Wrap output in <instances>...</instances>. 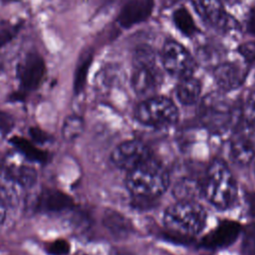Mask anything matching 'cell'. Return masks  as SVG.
<instances>
[{"mask_svg": "<svg viewBox=\"0 0 255 255\" xmlns=\"http://www.w3.org/2000/svg\"><path fill=\"white\" fill-rule=\"evenodd\" d=\"M162 221L167 229L192 237L203 229L206 212L195 200H177L165 209Z\"/></svg>", "mask_w": 255, "mask_h": 255, "instance_id": "cell-5", "label": "cell"}, {"mask_svg": "<svg viewBox=\"0 0 255 255\" xmlns=\"http://www.w3.org/2000/svg\"><path fill=\"white\" fill-rule=\"evenodd\" d=\"M113 255H133V254L126 252V251H115Z\"/></svg>", "mask_w": 255, "mask_h": 255, "instance_id": "cell-36", "label": "cell"}, {"mask_svg": "<svg viewBox=\"0 0 255 255\" xmlns=\"http://www.w3.org/2000/svg\"><path fill=\"white\" fill-rule=\"evenodd\" d=\"M46 73V64L43 57L36 53H28L17 65L16 74L20 88L24 92L36 90L43 81Z\"/></svg>", "mask_w": 255, "mask_h": 255, "instance_id": "cell-11", "label": "cell"}, {"mask_svg": "<svg viewBox=\"0 0 255 255\" xmlns=\"http://www.w3.org/2000/svg\"><path fill=\"white\" fill-rule=\"evenodd\" d=\"M245 204L248 215L255 217V191H247L245 193Z\"/></svg>", "mask_w": 255, "mask_h": 255, "instance_id": "cell-32", "label": "cell"}, {"mask_svg": "<svg viewBox=\"0 0 255 255\" xmlns=\"http://www.w3.org/2000/svg\"><path fill=\"white\" fill-rule=\"evenodd\" d=\"M103 225L117 239H126L133 232L130 220L121 212L108 209L103 215Z\"/></svg>", "mask_w": 255, "mask_h": 255, "instance_id": "cell-16", "label": "cell"}, {"mask_svg": "<svg viewBox=\"0 0 255 255\" xmlns=\"http://www.w3.org/2000/svg\"><path fill=\"white\" fill-rule=\"evenodd\" d=\"M1 1L5 4H9V3H13V2H16V1H19V0H1Z\"/></svg>", "mask_w": 255, "mask_h": 255, "instance_id": "cell-37", "label": "cell"}, {"mask_svg": "<svg viewBox=\"0 0 255 255\" xmlns=\"http://www.w3.org/2000/svg\"><path fill=\"white\" fill-rule=\"evenodd\" d=\"M172 22L175 28L185 37L191 38L199 33V29L196 26L191 14L183 6H180L173 11Z\"/></svg>", "mask_w": 255, "mask_h": 255, "instance_id": "cell-21", "label": "cell"}, {"mask_svg": "<svg viewBox=\"0 0 255 255\" xmlns=\"http://www.w3.org/2000/svg\"><path fill=\"white\" fill-rule=\"evenodd\" d=\"M163 76L156 64L153 50L146 45L135 49L132 57V73L130 84L138 97L149 98L159 89Z\"/></svg>", "mask_w": 255, "mask_h": 255, "instance_id": "cell-3", "label": "cell"}, {"mask_svg": "<svg viewBox=\"0 0 255 255\" xmlns=\"http://www.w3.org/2000/svg\"><path fill=\"white\" fill-rule=\"evenodd\" d=\"M238 52L248 64L255 63V41L247 42L239 46Z\"/></svg>", "mask_w": 255, "mask_h": 255, "instance_id": "cell-30", "label": "cell"}, {"mask_svg": "<svg viewBox=\"0 0 255 255\" xmlns=\"http://www.w3.org/2000/svg\"><path fill=\"white\" fill-rule=\"evenodd\" d=\"M160 236L162 239L171 242V243H178V244H190L193 241L191 236H187L169 229H165L160 232Z\"/></svg>", "mask_w": 255, "mask_h": 255, "instance_id": "cell-29", "label": "cell"}, {"mask_svg": "<svg viewBox=\"0 0 255 255\" xmlns=\"http://www.w3.org/2000/svg\"><path fill=\"white\" fill-rule=\"evenodd\" d=\"M4 171L20 187L30 188L37 181L36 169L27 164H11Z\"/></svg>", "mask_w": 255, "mask_h": 255, "instance_id": "cell-19", "label": "cell"}, {"mask_svg": "<svg viewBox=\"0 0 255 255\" xmlns=\"http://www.w3.org/2000/svg\"><path fill=\"white\" fill-rule=\"evenodd\" d=\"M74 206V200L67 193L55 189L46 188L38 196L36 208L41 212H59Z\"/></svg>", "mask_w": 255, "mask_h": 255, "instance_id": "cell-15", "label": "cell"}, {"mask_svg": "<svg viewBox=\"0 0 255 255\" xmlns=\"http://www.w3.org/2000/svg\"><path fill=\"white\" fill-rule=\"evenodd\" d=\"M221 1H222V3L224 2L228 5H236V4H239L240 2H242L244 0H221Z\"/></svg>", "mask_w": 255, "mask_h": 255, "instance_id": "cell-35", "label": "cell"}, {"mask_svg": "<svg viewBox=\"0 0 255 255\" xmlns=\"http://www.w3.org/2000/svg\"><path fill=\"white\" fill-rule=\"evenodd\" d=\"M18 186L3 170L0 171V197L8 204L14 205L18 200V191L16 189Z\"/></svg>", "mask_w": 255, "mask_h": 255, "instance_id": "cell-23", "label": "cell"}, {"mask_svg": "<svg viewBox=\"0 0 255 255\" xmlns=\"http://www.w3.org/2000/svg\"><path fill=\"white\" fill-rule=\"evenodd\" d=\"M247 29L248 31L255 36V6L252 7L248 14L247 18Z\"/></svg>", "mask_w": 255, "mask_h": 255, "instance_id": "cell-33", "label": "cell"}, {"mask_svg": "<svg viewBox=\"0 0 255 255\" xmlns=\"http://www.w3.org/2000/svg\"><path fill=\"white\" fill-rule=\"evenodd\" d=\"M10 142L29 160L44 163L48 160V153L37 147L32 141L25 137L14 135L10 138Z\"/></svg>", "mask_w": 255, "mask_h": 255, "instance_id": "cell-20", "label": "cell"}, {"mask_svg": "<svg viewBox=\"0 0 255 255\" xmlns=\"http://www.w3.org/2000/svg\"><path fill=\"white\" fill-rule=\"evenodd\" d=\"M241 253L242 255H255V223H250L243 229Z\"/></svg>", "mask_w": 255, "mask_h": 255, "instance_id": "cell-25", "label": "cell"}, {"mask_svg": "<svg viewBox=\"0 0 255 255\" xmlns=\"http://www.w3.org/2000/svg\"><path fill=\"white\" fill-rule=\"evenodd\" d=\"M253 163H254V170H255V156H254V159H253Z\"/></svg>", "mask_w": 255, "mask_h": 255, "instance_id": "cell-38", "label": "cell"}, {"mask_svg": "<svg viewBox=\"0 0 255 255\" xmlns=\"http://www.w3.org/2000/svg\"><path fill=\"white\" fill-rule=\"evenodd\" d=\"M84 122L79 116H69L65 119L62 127V135L66 140L76 139L83 131Z\"/></svg>", "mask_w": 255, "mask_h": 255, "instance_id": "cell-24", "label": "cell"}, {"mask_svg": "<svg viewBox=\"0 0 255 255\" xmlns=\"http://www.w3.org/2000/svg\"><path fill=\"white\" fill-rule=\"evenodd\" d=\"M202 195L217 209H227L237 197L236 180L221 159H213L202 178Z\"/></svg>", "mask_w": 255, "mask_h": 255, "instance_id": "cell-2", "label": "cell"}, {"mask_svg": "<svg viewBox=\"0 0 255 255\" xmlns=\"http://www.w3.org/2000/svg\"><path fill=\"white\" fill-rule=\"evenodd\" d=\"M241 230V225L236 221H221L213 230L201 239L200 246L210 250L228 247L237 239Z\"/></svg>", "mask_w": 255, "mask_h": 255, "instance_id": "cell-13", "label": "cell"}, {"mask_svg": "<svg viewBox=\"0 0 255 255\" xmlns=\"http://www.w3.org/2000/svg\"><path fill=\"white\" fill-rule=\"evenodd\" d=\"M160 56L164 70L179 79L192 75L196 68L195 60L189 51L174 40H167L163 44Z\"/></svg>", "mask_w": 255, "mask_h": 255, "instance_id": "cell-8", "label": "cell"}, {"mask_svg": "<svg viewBox=\"0 0 255 255\" xmlns=\"http://www.w3.org/2000/svg\"><path fill=\"white\" fill-rule=\"evenodd\" d=\"M172 193L177 200H195L202 195V179L182 177L173 185Z\"/></svg>", "mask_w": 255, "mask_h": 255, "instance_id": "cell-18", "label": "cell"}, {"mask_svg": "<svg viewBox=\"0 0 255 255\" xmlns=\"http://www.w3.org/2000/svg\"><path fill=\"white\" fill-rule=\"evenodd\" d=\"M29 134L33 138V140L39 143H44L49 140V135L44 130L37 127H31L29 128Z\"/></svg>", "mask_w": 255, "mask_h": 255, "instance_id": "cell-31", "label": "cell"}, {"mask_svg": "<svg viewBox=\"0 0 255 255\" xmlns=\"http://www.w3.org/2000/svg\"><path fill=\"white\" fill-rule=\"evenodd\" d=\"M92 61H93V53L87 52L85 55L81 57V60L78 63V66L75 70L74 81H73V90L76 95L80 94L86 86Z\"/></svg>", "mask_w": 255, "mask_h": 255, "instance_id": "cell-22", "label": "cell"}, {"mask_svg": "<svg viewBox=\"0 0 255 255\" xmlns=\"http://www.w3.org/2000/svg\"><path fill=\"white\" fill-rule=\"evenodd\" d=\"M241 114L242 121L249 127L255 128V91L250 93L247 97L243 105Z\"/></svg>", "mask_w": 255, "mask_h": 255, "instance_id": "cell-27", "label": "cell"}, {"mask_svg": "<svg viewBox=\"0 0 255 255\" xmlns=\"http://www.w3.org/2000/svg\"><path fill=\"white\" fill-rule=\"evenodd\" d=\"M247 76V66L238 61H229L218 64L213 71L216 85L225 92L234 91L240 88L246 81Z\"/></svg>", "mask_w": 255, "mask_h": 255, "instance_id": "cell-12", "label": "cell"}, {"mask_svg": "<svg viewBox=\"0 0 255 255\" xmlns=\"http://www.w3.org/2000/svg\"><path fill=\"white\" fill-rule=\"evenodd\" d=\"M199 17L213 29L229 33L239 29L238 21L229 14L221 0H190Z\"/></svg>", "mask_w": 255, "mask_h": 255, "instance_id": "cell-7", "label": "cell"}, {"mask_svg": "<svg viewBox=\"0 0 255 255\" xmlns=\"http://www.w3.org/2000/svg\"><path fill=\"white\" fill-rule=\"evenodd\" d=\"M23 23H0V48L10 43L22 28Z\"/></svg>", "mask_w": 255, "mask_h": 255, "instance_id": "cell-26", "label": "cell"}, {"mask_svg": "<svg viewBox=\"0 0 255 255\" xmlns=\"http://www.w3.org/2000/svg\"><path fill=\"white\" fill-rule=\"evenodd\" d=\"M232 160L239 165H247L255 156V128L244 122L233 132L229 142Z\"/></svg>", "mask_w": 255, "mask_h": 255, "instance_id": "cell-10", "label": "cell"}, {"mask_svg": "<svg viewBox=\"0 0 255 255\" xmlns=\"http://www.w3.org/2000/svg\"><path fill=\"white\" fill-rule=\"evenodd\" d=\"M167 169L152 156L128 171L126 186L132 197L157 199L169 186Z\"/></svg>", "mask_w": 255, "mask_h": 255, "instance_id": "cell-1", "label": "cell"}, {"mask_svg": "<svg viewBox=\"0 0 255 255\" xmlns=\"http://www.w3.org/2000/svg\"><path fill=\"white\" fill-rule=\"evenodd\" d=\"M201 94V83L192 75L179 79L175 87V96L177 100L185 106L195 104Z\"/></svg>", "mask_w": 255, "mask_h": 255, "instance_id": "cell-17", "label": "cell"}, {"mask_svg": "<svg viewBox=\"0 0 255 255\" xmlns=\"http://www.w3.org/2000/svg\"><path fill=\"white\" fill-rule=\"evenodd\" d=\"M7 208H8V204L0 197V224H2L6 218Z\"/></svg>", "mask_w": 255, "mask_h": 255, "instance_id": "cell-34", "label": "cell"}, {"mask_svg": "<svg viewBox=\"0 0 255 255\" xmlns=\"http://www.w3.org/2000/svg\"><path fill=\"white\" fill-rule=\"evenodd\" d=\"M151 157L148 146L138 139H128L120 143L111 154L112 162L119 168L129 171Z\"/></svg>", "mask_w": 255, "mask_h": 255, "instance_id": "cell-9", "label": "cell"}, {"mask_svg": "<svg viewBox=\"0 0 255 255\" xmlns=\"http://www.w3.org/2000/svg\"><path fill=\"white\" fill-rule=\"evenodd\" d=\"M135 120L147 127L168 128L178 120V110L168 98L152 96L140 102L134 110Z\"/></svg>", "mask_w": 255, "mask_h": 255, "instance_id": "cell-6", "label": "cell"}, {"mask_svg": "<svg viewBox=\"0 0 255 255\" xmlns=\"http://www.w3.org/2000/svg\"><path fill=\"white\" fill-rule=\"evenodd\" d=\"M235 106L222 94L210 93L200 102L198 120L210 132L221 134L227 131L235 122Z\"/></svg>", "mask_w": 255, "mask_h": 255, "instance_id": "cell-4", "label": "cell"}, {"mask_svg": "<svg viewBox=\"0 0 255 255\" xmlns=\"http://www.w3.org/2000/svg\"><path fill=\"white\" fill-rule=\"evenodd\" d=\"M154 7V0H128L118 15L121 27L128 29L147 20Z\"/></svg>", "mask_w": 255, "mask_h": 255, "instance_id": "cell-14", "label": "cell"}, {"mask_svg": "<svg viewBox=\"0 0 255 255\" xmlns=\"http://www.w3.org/2000/svg\"><path fill=\"white\" fill-rule=\"evenodd\" d=\"M70 243L65 239H56L46 245V251L50 255H67L70 252Z\"/></svg>", "mask_w": 255, "mask_h": 255, "instance_id": "cell-28", "label": "cell"}]
</instances>
